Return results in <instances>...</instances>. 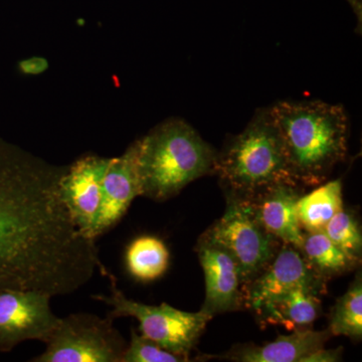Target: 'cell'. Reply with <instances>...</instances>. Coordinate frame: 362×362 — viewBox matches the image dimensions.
I'll list each match as a JSON object with an SVG mask.
<instances>
[{
  "label": "cell",
  "instance_id": "cell-19",
  "mask_svg": "<svg viewBox=\"0 0 362 362\" xmlns=\"http://www.w3.org/2000/svg\"><path fill=\"white\" fill-rule=\"evenodd\" d=\"M331 335H343L354 340L362 337V280L361 273L331 311Z\"/></svg>",
  "mask_w": 362,
  "mask_h": 362
},
{
  "label": "cell",
  "instance_id": "cell-10",
  "mask_svg": "<svg viewBox=\"0 0 362 362\" xmlns=\"http://www.w3.org/2000/svg\"><path fill=\"white\" fill-rule=\"evenodd\" d=\"M110 160L86 154L66 166L59 180V194L71 220L89 239L94 240L92 233L101 204L102 182Z\"/></svg>",
  "mask_w": 362,
  "mask_h": 362
},
{
  "label": "cell",
  "instance_id": "cell-22",
  "mask_svg": "<svg viewBox=\"0 0 362 362\" xmlns=\"http://www.w3.org/2000/svg\"><path fill=\"white\" fill-rule=\"evenodd\" d=\"M49 64L47 59L42 57H30L18 62V71L21 75L39 76L49 69Z\"/></svg>",
  "mask_w": 362,
  "mask_h": 362
},
{
  "label": "cell",
  "instance_id": "cell-2",
  "mask_svg": "<svg viewBox=\"0 0 362 362\" xmlns=\"http://www.w3.org/2000/svg\"><path fill=\"white\" fill-rule=\"evenodd\" d=\"M293 180L318 187L346 158L349 123L344 107L322 101H281L269 107Z\"/></svg>",
  "mask_w": 362,
  "mask_h": 362
},
{
  "label": "cell",
  "instance_id": "cell-6",
  "mask_svg": "<svg viewBox=\"0 0 362 362\" xmlns=\"http://www.w3.org/2000/svg\"><path fill=\"white\" fill-rule=\"evenodd\" d=\"M102 274L110 280V296L96 295L93 298L111 307L109 316L114 319L120 317L137 319L142 335L168 351L189 358L190 352L213 317L202 310L195 313L181 311L166 303L159 306L139 303L125 296L117 287L116 278L106 268Z\"/></svg>",
  "mask_w": 362,
  "mask_h": 362
},
{
  "label": "cell",
  "instance_id": "cell-11",
  "mask_svg": "<svg viewBox=\"0 0 362 362\" xmlns=\"http://www.w3.org/2000/svg\"><path fill=\"white\" fill-rule=\"evenodd\" d=\"M142 197L137 166V141L122 156L111 157L102 182L101 204L93 228V239L108 232L127 213L136 197Z\"/></svg>",
  "mask_w": 362,
  "mask_h": 362
},
{
  "label": "cell",
  "instance_id": "cell-16",
  "mask_svg": "<svg viewBox=\"0 0 362 362\" xmlns=\"http://www.w3.org/2000/svg\"><path fill=\"white\" fill-rule=\"evenodd\" d=\"M344 207L339 180L318 185L297 202V216L305 233L323 232L328 221Z\"/></svg>",
  "mask_w": 362,
  "mask_h": 362
},
{
  "label": "cell",
  "instance_id": "cell-1",
  "mask_svg": "<svg viewBox=\"0 0 362 362\" xmlns=\"http://www.w3.org/2000/svg\"><path fill=\"white\" fill-rule=\"evenodd\" d=\"M66 169L0 137V291L73 294L103 268L62 201Z\"/></svg>",
  "mask_w": 362,
  "mask_h": 362
},
{
  "label": "cell",
  "instance_id": "cell-21",
  "mask_svg": "<svg viewBox=\"0 0 362 362\" xmlns=\"http://www.w3.org/2000/svg\"><path fill=\"white\" fill-rule=\"evenodd\" d=\"M190 359L168 351L153 340L139 335L131 330V340L128 343L123 362H187Z\"/></svg>",
  "mask_w": 362,
  "mask_h": 362
},
{
  "label": "cell",
  "instance_id": "cell-17",
  "mask_svg": "<svg viewBox=\"0 0 362 362\" xmlns=\"http://www.w3.org/2000/svg\"><path fill=\"white\" fill-rule=\"evenodd\" d=\"M299 250L309 266L326 280L343 275L358 266L323 232L305 233Z\"/></svg>",
  "mask_w": 362,
  "mask_h": 362
},
{
  "label": "cell",
  "instance_id": "cell-23",
  "mask_svg": "<svg viewBox=\"0 0 362 362\" xmlns=\"http://www.w3.org/2000/svg\"><path fill=\"white\" fill-rule=\"evenodd\" d=\"M342 347L337 349H320L302 359V362H335L342 359Z\"/></svg>",
  "mask_w": 362,
  "mask_h": 362
},
{
  "label": "cell",
  "instance_id": "cell-15",
  "mask_svg": "<svg viewBox=\"0 0 362 362\" xmlns=\"http://www.w3.org/2000/svg\"><path fill=\"white\" fill-rule=\"evenodd\" d=\"M321 295L311 288H294L267 302L255 313L261 324L282 325L293 331L305 329L320 315Z\"/></svg>",
  "mask_w": 362,
  "mask_h": 362
},
{
  "label": "cell",
  "instance_id": "cell-3",
  "mask_svg": "<svg viewBox=\"0 0 362 362\" xmlns=\"http://www.w3.org/2000/svg\"><path fill=\"white\" fill-rule=\"evenodd\" d=\"M136 141L142 197L147 199L168 201L214 173L218 152L183 119H166Z\"/></svg>",
  "mask_w": 362,
  "mask_h": 362
},
{
  "label": "cell",
  "instance_id": "cell-12",
  "mask_svg": "<svg viewBox=\"0 0 362 362\" xmlns=\"http://www.w3.org/2000/svg\"><path fill=\"white\" fill-rule=\"evenodd\" d=\"M197 252L206 280V299L201 310L211 317L244 307L239 266L221 247L199 239Z\"/></svg>",
  "mask_w": 362,
  "mask_h": 362
},
{
  "label": "cell",
  "instance_id": "cell-7",
  "mask_svg": "<svg viewBox=\"0 0 362 362\" xmlns=\"http://www.w3.org/2000/svg\"><path fill=\"white\" fill-rule=\"evenodd\" d=\"M114 318L76 313L59 319L45 341V352L33 362H123L128 343Z\"/></svg>",
  "mask_w": 362,
  "mask_h": 362
},
{
  "label": "cell",
  "instance_id": "cell-18",
  "mask_svg": "<svg viewBox=\"0 0 362 362\" xmlns=\"http://www.w3.org/2000/svg\"><path fill=\"white\" fill-rule=\"evenodd\" d=\"M126 264L131 276L137 280H156L168 270L169 252L161 240L149 235L140 237L128 247Z\"/></svg>",
  "mask_w": 362,
  "mask_h": 362
},
{
  "label": "cell",
  "instance_id": "cell-13",
  "mask_svg": "<svg viewBox=\"0 0 362 362\" xmlns=\"http://www.w3.org/2000/svg\"><path fill=\"white\" fill-rule=\"evenodd\" d=\"M303 194L304 187L300 185L277 183L244 199L267 232L283 244L300 249L305 232L298 218L297 202Z\"/></svg>",
  "mask_w": 362,
  "mask_h": 362
},
{
  "label": "cell",
  "instance_id": "cell-8",
  "mask_svg": "<svg viewBox=\"0 0 362 362\" xmlns=\"http://www.w3.org/2000/svg\"><path fill=\"white\" fill-rule=\"evenodd\" d=\"M51 298L33 290L0 291V352L28 340L47 341L61 319L52 313Z\"/></svg>",
  "mask_w": 362,
  "mask_h": 362
},
{
  "label": "cell",
  "instance_id": "cell-20",
  "mask_svg": "<svg viewBox=\"0 0 362 362\" xmlns=\"http://www.w3.org/2000/svg\"><path fill=\"white\" fill-rule=\"evenodd\" d=\"M323 233L350 259L361 263L362 235L356 214L343 207L328 221Z\"/></svg>",
  "mask_w": 362,
  "mask_h": 362
},
{
  "label": "cell",
  "instance_id": "cell-4",
  "mask_svg": "<svg viewBox=\"0 0 362 362\" xmlns=\"http://www.w3.org/2000/svg\"><path fill=\"white\" fill-rule=\"evenodd\" d=\"M214 175L226 195L240 199L277 183L297 185L269 107L258 109L244 131L226 142L216 154Z\"/></svg>",
  "mask_w": 362,
  "mask_h": 362
},
{
  "label": "cell",
  "instance_id": "cell-14",
  "mask_svg": "<svg viewBox=\"0 0 362 362\" xmlns=\"http://www.w3.org/2000/svg\"><path fill=\"white\" fill-rule=\"evenodd\" d=\"M331 335L329 329L314 331L294 330L290 335H280L270 343L242 345L230 350L225 358L242 362H302V359L316 350L323 349Z\"/></svg>",
  "mask_w": 362,
  "mask_h": 362
},
{
  "label": "cell",
  "instance_id": "cell-5",
  "mask_svg": "<svg viewBox=\"0 0 362 362\" xmlns=\"http://www.w3.org/2000/svg\"><path fill=\"white\" fill-rule=\"evenodd\" d=\"M226 197L225 214L199 239L221 247L235 259L245 290L265 270L283 243L261 226L246 199Z\"/></svg>",
  "mask_w": 362,
  "mask_h": 362
},
{
  "label": "cell",
  "instance_id": "cell-9",
  "mask_svg": "<svg viewBox=\"0 0 362 362\" xmlns=\"http://www.w3.org/2000/svg\"><path fill=\"white\" fill-rule=\"evenodd\" d=\"M297 287L325 294L327 280L309 266L298 247L283 244L265 270L244 290V307L258 310L267 302Z\"/></svg>",
  "mask_w": 362,
  "mask_h": 362
}]
</instances>
